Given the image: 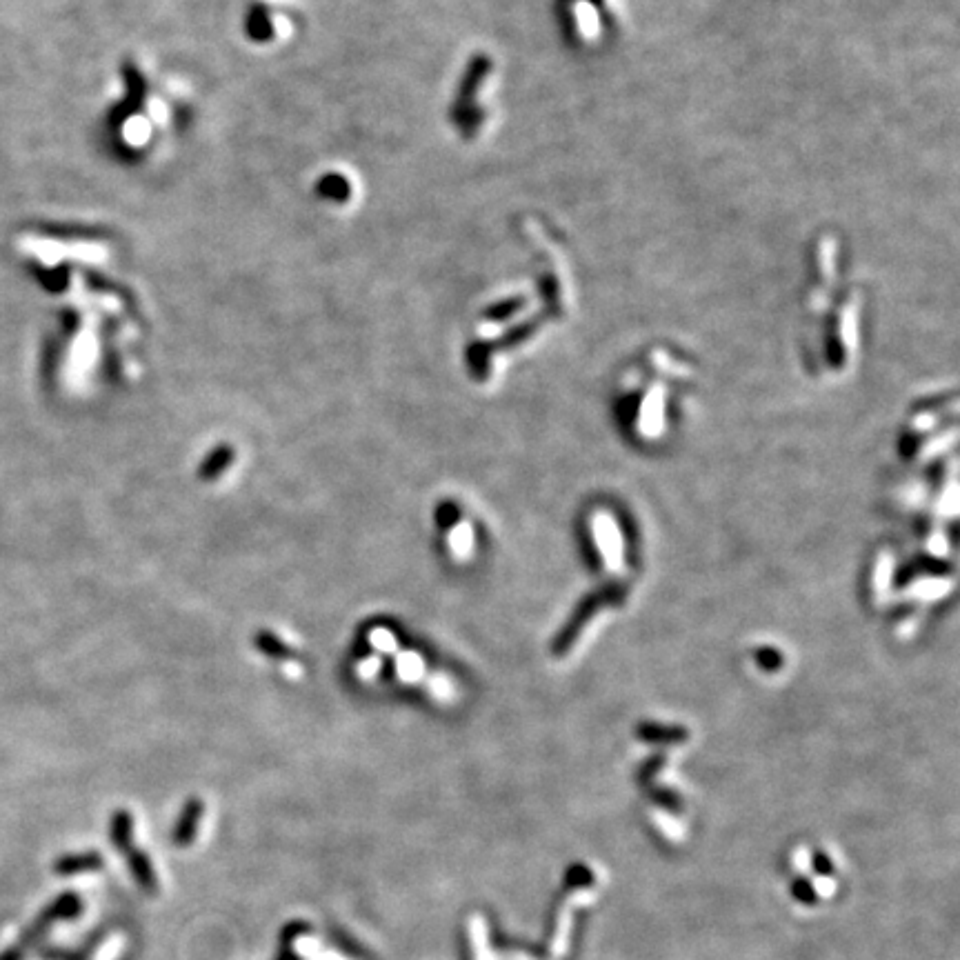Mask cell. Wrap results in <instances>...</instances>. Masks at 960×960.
Returning a JSON list of instances; mask_svg holds the SVG:
<instances>
[{
	"label": "cell",
	"mask_w": 960,
	"mask_h": 960,
	"mask_svg": "<svg viewBox=\"0 0 960 960\" xmlns=\"http://www.w3.org/2000/svg\"><path fill=\"white\" fill-rule=\"evenodd\" d=\"M863 292L849 276L845 249L834 232H820L807 249L800 300V349L816 376H843L860 345Z\"/></svg>",
	"instance_id": "1"
},
{
	"label": "cell",
	"mask_w": 960,
	"mask_h": 960,
	"mask_svg": "<svg viewBox=\"0 0 960 960\" xmlns=\"http://www.w3.org/2000/svg\"><path fill=\"white\" fill-rule=\"evenodd\" d=\"M692 378V365L663 345L645 349L627 369L618 389V414L629 432L640 440H656L665 434L667 407L672 389Z\"/></svg>",
	"instance_id": "2"
},
{
	"label": "cell",
	"mask_w": 960,
	"mask_h": 960,
	"mask_svg": "<svg viewBox=\"0 0 960 960\" xmlns=\"http://www.w3.org/2000/svg\"><path fill=\"white\" fill-rule=\"evenodd\" d=\"M494 72V63L487 54H476L472 60H469L463 76H460L458 83V92L452 103V112H449V118H452L454 127L458 129L460 136L465 138H476L480 129H483L485 123V109L478 105V94L483 92V85L487 83V78Z\"/></svg>",
	"instance_id": "3"
},
{
	"label": "cell",
	"mask_w": 960,
	"mask_h": 960,
	"mask_svg": "<svg viewBox=\"0 0 960 960\" xmlns=\"http://www.w3.org/2000/svg\"><path fill=\"white\" fill-rule=\"evenodd\" d=\"M585 534L589 536V547H592V556L600 569H607L609 574H623L625 532H620V525L614 514L596 509V512L589 514Z\"/></svg>",
	"instance_id": "4"
},
{
	"label": "cell",
	"mask_w": 960,
	"mask_h": 960,
	"mask_svg": "<svg viewBox=\"0 0 960 960\" xmlns=\"http://www.w3.org/2000/svg\"><path fill=\"white\" fill-rule=\"evenodd\" d=\"M80 898L76 894H63V896H58L52 905H49L43 914H40L36 920H34V925L27 929V932L23 934V938L18 940V945L9 949V952L0 958V960H20L25 954H27V949L32 947L36 940L40 936H45L49 932V927H52L54 923H58V920H65V918H74L80 914Z\"/></svg>",
	"instance_id": "5"
},
{
	"label": "cell",
	"mask_w": 960,
	"mask_h": 960,
	"mask_svg": "<svg viewBox=\"0 0 960 960\" xmlns=\"http://www.w3.org/2000/svg\"><path fill=\"white\" fill-rule=\"evenodd\" d=\"M123 80L127 85L125 98L109 112L107 116V125L112 129H120L127 118H132L134 114L140 112V107L145 105V96H147V87H145V78L140 76L138 69L127 63L123 65Z\"/></svg>",
	"instance_id": "6"
},
{
	"label": "cell",
	"mask_w": 960,
	"mask_h": 960,
	"mask_svg": "<svg viewBox=\"0 0 960 960\" xmlns=\"http://www.w3.org/2000/svg\"><path fill=\"white\" fill-rule=\"evenodd\" d=\"M236 458V449L227 443H220L216 449H212L203 460V465L198 467V478L203 483H214L216 478L223 476L229 467H232Z\"/></svg>",
	"instance_id": "7"
},
{
	"label": "cell",
	"mask_w": 960,
	"mask_h": 960,
	"mask_svg": "<svg viewBox=\"0 0 960 960\" xmlns=\"http://www.w3.org/2000/svg\"><path fill=\"white\" fill-rule=\"evenodd\" d=\"M203 800L200 798H189L187 805L180 812V818L174 829V843L176 845H189L196 838V829L200 825V818H203Z\"/></svg>",
	"instance_id": "8"
},
{
	"label": "cell",
	"mask_w": 960,
	"mask_h": 960,
	"mask_svg": "<svg viewBox=\"0 0 960 960\" xmlns=\"http://www.w3.org/2000/svg\"><path fill=\"white\" fill-rule=\"evenodd\" d=\"M29 272H32V276L38 280L40 287L49 294H63L69 287V276H72L67 265L47 267L43 263H34V260L29 263Z\"/></svg>",
	"instance_id": "9"
},
{
	"label": "cell",
	"mask_w": 960,
	"mask_h": 960,
	"mask_svg": "<svg viewBox=\"0 0 960 960\" xmlns=\"http://www.w3.org/2000/svg\"><path fill=\"white\" fill-rule=\"evenodd\" d=\"M245 34L254 43H267V40L274 38L272 16H269V9L265 5H249L245 16Z\"/></svg>",
	"instance_id": "10"
},
{
	"label": "cell",
	"mask_w": 960,
	"mask_h": 960,
	"mask_svg": "<svg viewBox=\"0 0 960 960\" xmlns=\"http://www.w3.org/2000/svg\"><path fill=\"white\" fill-rule=\"evenodd\" d=\"M316 194H318V198L329 200V203L343 205V203H347L349 196H352V185H349V180L343 174L329 172V174L318 178Z\"/></svg>",
	"instance_id": "11"
},
{
	"label": "cell",
	"mask_w": 960,
	"mask_h": 960,
	"mask_svg": "<svg viewBox=\"0 0 960 960\" xmlns=\"http://www.w3.org/2000/svg\"><path fill=\"white\" fill-rule=\"evenodd\" d=\"M103 865V858H100L96 852H85V854H67L60 856L54 869L60 876H74V874H85V872H94Z\"/></svg>",
	"instance_id": "12"
},
{
	"label": "cell",
	"mask_w": 960,
	"mask_h": 960,
	"mask_svg": "<svg viewBox=\"0 0 960 960\" xmlns=\"http://www.w3.org/2000/svg\"><path fill=\"white\" fill-rule=\"evenodd\" d=\"M123 856H127V863H129V867H132V872H134L138 883L143 885L147 892H156V876H154L152 863L147 860L145 852H138V849L129 847Z\"/></svg>",
	"instance_id": "13"
},
{
	"label": "cell",
	"mask_w": 960,
	"mask_h": 960,
	"mask_svg": "<svg viewBox=\"0 0 960 960\" xmlns=\"http://www.w3.org/2000/svg\"><path fill=\"white\" fill-rule=\"evenodd\" d=\"M132 836H134V820L129 812H116L112 818V843L120 849V852H127L132 845Z\"/></svg>",
	"instance_id": "14"
},
{
	"label": "cell",
	"mask_w": 960,
	"mask_h": 960,
	"mask_svg": "<svg viewBox=\"0 0 960 960\" xmlns=\"http://www.w3.org/2000/svg\"><path fill=\"white\" fill-rule=\"evenodd\" d=\"M254 645H256L258 652H263L269 658H276V660L292 658V649H289L274 632H267V629H263V632L256 634Z\"/></svg>",
	"instance_id": "15"
},
{
	"label": "cell",
	"mask_w": 960,
	"mask_h": 960,
	"mask_svg": "<svg viewBox=\"0 0 960 960\" xmlns=\"http://www.w3.org/2000/svg\"><path fill=\"white\" fill-rule=\"evenodd\" d=\"M43 229V236H52V238H65V240H94V238H103V234H96L94 229H87V227H69V225H45V227H40Z\"/></svg>",
	"instance_id": "16"
},
{
	"label": "cell",
	"mask_w": 960,
	"mask_h": 960,
	"mask_svg": "<svg viewBox=\"0 0 960 960\" xmlns=\"http://www.w3.org/2000/svg\"><path fill=\"white\" fill-rule=\"evenodd\" d=\"M436 520H438V525L445 527V529L454 527L458 523L460 512H458V507L452 503V500H447V503H443L436 509Z\"/></svg>",
	"instance_id": "17"
}]
</instances>
